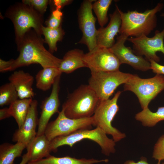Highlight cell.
Wrapping results in <instances>:
<instances>
[{
	"label": "cell",
	"instance_id": "obj_27",
	"mask_svg": "<svg viewBox=\"0 0 164 164\" xmlns=\"http://www.w3.org/2000/svg\"><path fill=\"white\" fill-rule=\"evenodd\" d=\"M17 91L14 85L10 82L2 85L0 87V106L10 105L19 99Z\"/></svg>",
	"mask_w": 164,
	"mask_h": 164
},
{
	"label": "cell",
	"instance_id": "obj_26",
	"mask_svg": "<svg viewBox=\"0 0 164 164\" xmlns=\"http://www.w3.org/2000/svg\"><path fill=\"white\" fill-rule=\"evenodd\" d=\"M112 2V0H98L92 4V10L96 15L101 27H104L108 21V12Z\"/></svg>",
	"mask_w": 164,
	"mask_h": 164
},
{
	"label": "cell",
	"instance_id": "obj_25",
	"mask_svg": "<svg viewBox=\"0 0 164 164\" xmlns=\"http://www.w3.org/2000/svg\"><path fill=\"white\" fill-rule=\"evenodd\" d=\"M42 33L44 36L45 43L49 46L48 51L52 53L56 51L57 43L62 40L65 35L64 31L62 27L53 29L43 26Z\"/></svg>",
	"mask_w": 164,
	"mask_h": 164
},
{
	"label": "cell",
	"instance_id": "obj_38",
	"mask_svg": "<svg viewBox=\"0 0 164 164\" xmlns=\"http://www.w3.org/2000/svg\"><path fill=\"white\" fill-rule=\"evenodd\" d=\"M164 164V162H163V163H162V164Z\"/></svg>",
	"mask_w": 164,
	"mask_h": 164
},
{
	"label": "cell",
	"instance_id": "obj_33",
	"mask_svg": "<svg viewBox=\"0 0 164 164\" xmlns=\"http://www.w3.org/2000/svg\"><path fill=\"white\" fill-rule=\"evenodd\" d=\"M14 59H11L9 61H5L0 59V72L3 73L9 71L10 67L13 63Z\"/></svg>",
	"mask_w": 164,
	"mask_h": 164
},
{
	"label": "cell",
	"instance_id": "obj_8",
	"mask_svg": "<svg viewBox=\"0 0 164 164\" xmlns=\"http://www.w3.org/2000/svg\"><path fill=\"white\" fill-rule=\"evenodd\" d=\"M91 71L88 84L100 100L109 99L120 85L125 84L132 74L119 70L112 71Z\"/></svg>",
	"mask_w": 164,
	"mask_h": 164
},
{
	"label": "cell",
	"instance_id": "obj_12",
	"mask_svg": "<svg viewBox=\"0 0 164 164\" xmlns=\"http://www.w3.org/2000/svg\"><path fill=\"white\" fill-rule=\"evenodd\" d=\"M83 60L91 70L115 71L119 70L121 65L109 48L97 46L84 54Z\"/></svg>",
	"mask_w": 164,
	"mask_h": 164
},
{
	"label": "cell",
	"instance_id": "obj_5",
	"mask_svg": "<svg viewBox=\"0 0 164 164\" xmlns=\"http://www.w3.org/2000/svg\"><path fill=\"white\" fill-rule=\"evenodd\" d=\"M84 139L94 141L100 147L102 153L106 156L116 151L115 142L109 138L101 129L96 127L93 129H83L78 130L69 135L59 136L50 141L51 151L55 152L58 148L64 145L72 147L77 142Z\"/></svg>",
	"mask_w": 164,
	"mask_h": 164
},
{
	"label": "cell",
	"instance_id": "obj_2",
	"mask_svg": "<svg viewBox=\"0 0 164 164\" xmlns=\"http://www.w3.org/2000/svg\"><path fill=\"white\" fill-rule=\"evenodd\" d=\"M163 6L162 3H159L154 8L147 9L142 12L136 10H128L124 12L119 9L121 21L119 33L128 37L148 36L156 28V13L160 12Z\"/></svg>",
	"mask_w": 164,
	"mask_h": 164
},
{
	"label": "cell",
	"instance_id": "obj_6",
	"mask_svg": "<svg viewBox=\"0 0 164 164\" xmlns=\"http://www.w3.org/2000/svg\"><path fill=\"white\" fill-rule=\"evenodd\" d=\"M163 90L164 76L161 74L146 79L132 74L124 85V91H131L137 96L142 109L148 108L151 101Z\"/></svg>",
	"mask_w": 164,
	"mask_h": 164
},
{
	"label": "cell",
	"instance_id": "obj_34",
	"mask_svg": "<svg viewBox=\"0 0 164 164\" xmlns=\"http://www.w3.org/2000/svg\"><path fill=\"white\" fill-rule=\"evenodd\" d=\"M124 164H150L147 161L146 158L145 157H142L140 158V160L138 162H136L133 160H128L126 161ZM156 164H161V162L158 161Z\"/></svg>",
	"mask_w": 164,
	"mask_h": 164
},
{
	"label": "cell",
	"instance_id": "obj_23",
	"mask_svg": "<svg viewBox=\"0 0 164 164\" xmlns=\"http://www.w3.org/2000/svg\"><path fill=\"white\" fill-rule=\"evenodd\" d=\"M32 98L19 99L11 104L9 108L11 117L15 119L20 128L23 124L30 104Z\"/></svg>",
	"mask_w": 164,
	"mask_h": 164
},
{
	"label": "cell",
	"instance_id": "obj_13",
	"mask_svg": "<svg viewBox=\"0 0 164 164\" xmlns=\"http://www.w3.org/2000/svg\"><path fill=\"white\" fill-rule=\"evenodd\" d=\"M128 38L125 35H120L109 49L117 57L121 64H126L135 70L142 71L150 69V63L149 61L142 56L136 55L130 48L125 46V43Z\"/></svg>",
	"mask_w": 164,
	"mask_h": 164
},
{
	"label": "cell",
	"instance_id": "obj_4",
	"mask_svg": "<svg viewBox=\"0 0 164 164\" xmlns=\"http://www.w3.org/2000/svg\"><path fill=\"white\" fill-rule=\"evenodd\" d=\"M5 14L13 24L17 46L31 29H33L39 35H42L43 15L30 6L22 2L15 4L9 8Z\"/></svg>",
	"mask_w": 164,
	"mask_h": 164
},
{
	"label": "cell",
	"instance_id": "obj_7",
	"mask_svg": "<svg viewBox=\"0 0 164 164\" xmlns=\"http://www.w3.org/2000/svg\"><path fill=\"white\" fill-rule=\"evenodd\" d=\"M121 93V91H118L112 99L100 100L92 116L93 126L100 128L107 135H111L115 142L126 136L125 133L112 125V122L119 110L117 102Z\"/></svg>",
	"mask_w": 164,
	"mask_h": 164
},
{
	"label": "cell",
	"instance_id": "obj_17",
	"mask_svg": "<svg viewBox=\"0 0 164 164\" xmlns=\"http://www.w3.org/2000/svg\"><path fill=\"white\" fill-rule=\"evenodd\" d=\"M9 82L15 87L19 98H32L35 96L32 86L34 77L29 73L22 70L15 71L9 77Z\"/></svg>",
	"mask_w": 164,
	"mask_h": 164
},
{
	"label": "cell",
	"instance_id": "obj_3",
	"mask_svg": "<svg viewBox=\"0 0 164 164\" xmlns=\"http://www.w3.org/2000/svg\"><path fill=\"white\" fill-rule=\"evenodd\" d=\"M100 101L88 85H82L69 94L62 109L70 118H89L94 114Z\"/></svg>",
	"mask_w": 164,
	"mask_h": 164
},
{
	"label": "cell",
	"instance_id": "obj_21",
	"mask_svg": "<svg viewBox=\"0 0 164 164\" xmlns=\"http://www.w3.org/2000/svg\"><path fill=\"white\" fill-rule=\"evenodd\" d=\"M62 73L58 68H43L36 76V87L43 91L49 90L52 86L56 77Z\"/></svg>",
	"mask_w": 164,
	"mask_h": 164
},
{
	"label": "cell",
	"instance_id": "obj_10",
	"mask_svg": "<svg viewBox=\"0 0 164 164\" xmlns=\"http://www.w3.org/2000/svg\"><path fill=\"white\" fill-rule=\"evenodd\" d=\"M164 28L161 32L156 30L152 37L142 35L136 37H130L127 40L132 43L136 55L144 56L148 61L153 60L158 63L160 58L156 53L160 52L164 54Z\"/></svg>",
	"mask_w": 164,
	"mask_h": 164
},
{
	"label": "cell",
	"instance_id": "obj_15",
	"mask_svg": "<svg viewBox=\"0 0 164 164\" xmlns=\"http://www.w3.org/2000/svg\"><path fill=\"white\" fill-rule=\"evenodd\" d=\"M38 104L36 100H33L23 124L13 134V141L22 142L27 145L36 136V129L38 122Z\"/></svg>",
	"mask_w": 164,
	"mask_h": 164
},
{
	"label": "cell",
	"instance_id": "obj_28",
	"mask_svg": "<svg viewBox=\"0 0 164 164\" xmlns=\"http://www.w3.org/2000/svg\"><path fill=\"white\" fill-rule=\"evenodd\" d=\"M63 17V13L61 9L52 10L51 14L45 22L46 27L55 29L61 26Z\"/></svg>",
	"mask_w": 164,
	"mask_h": 164
},
{
	"label": "cell",
	"instance_id": "obj_18",
	"mask_svg": "<svg viewBox=\"0 0 164 164\" xmlns=\"http://www.w3.org/2000/svg\"><path fill=\"white\" fill-rule=\"evenodd\" d=\"M26 148L29 155V162L36 161L50 155V141L44 134L36 136L27 145Z\"/></svg>",
	"mask_w": 164,
	"mask_h": 164
},
{
	"label": "cell",
	"instance_id": "obj_30",
	"mask_svg": "<svg viewBox=\"0 0 164 164\" xmlns=\"http://www.w3.org/2000/svg\"><path fill=\"white\" fill-rule=\"evenodd\" d=\"M152 157L158 161L164 160V135L161 136L155 143Z\"/></svg>",
	"mask_w": 164,
	"mask_h": 164
},
{
	"label": "cell",
	"instance_id": "obj_11",
	"mask_svg": "<svg viewBox=\"0 0 164 164\" xmlns=\"http://www.w3.org/2000/svg\"><path fill=\"white\" fill-rule=\"evenodd\" d=\"M94 0H84L82 3L78 12L79 27L82 36L77 43L86 45L89 51L97 46V30L95 27L96 18L92 13V4Z\"/></svg>",
	"mask_w": 164,
	"mask_h": 164
},
{
	"label": "cell",
	"instance_id": "obj_22",
	"mask_svg": "<svg viewBox=\"0 0 164 164\" xmlns=\"http://www.w3.org/2000/svg\"><path fill=\"white\" fill-rule=\"evenodd\" d=\"M27 145L20 142L15 144L5 143L0 146V164H13L15 159L21 156Z\"/></svg>",
	"mask_w": 164,
	"mask_h": 164
},
{
	"label": "cell",
	"instance_id": "obj_9",
	"mask_svg": "<svg viewBox=\"0 0 164 164\" xmlns=\"http://www.w3.org/2000/svg\"><path fill=\"white\" fill-rule=\"evenodd\" d=\"M93 125L92 116L80 119H71L67 117L63 111L58 113L56 119L47 125L44 134L51 141L55 138L70 134L78 130L90 129Z\"/></svg>",
	"mask_w": 164,
	"mask_h": 164
},
{
	"label": "cell",
	"instance_id": "obj_24",
	"mask_svg": "<svg viewBox=\"0 0 164 164\" xmlns=\"http://www.w3.org/2000/svg\"><path fill=\"white\" fill-rule=\"evenodd\" d=\"M135 118L144 126L154 127L159 121L164 120V106L159 107L155 112H152L148 107L143 109L135 114Z\"/></svg>",
	"mask_w": 164,
	"mask_h": 164
},
{
	"label": "cell",
	"instance_id": "obj_16",
	"mask_svg": "<svg viewBox=\"0 0 164 164\" xmlns=\"http://www.w3.org/2000/svg\"><path fill=\"white\" fill-rule=\"evenodd\" d=\"M119 8L116 5L113 13L109 15L110 22L105 27L97 30L96 42L97 46L110 48L115 43V36L119 33L121 21Z\"/></svg>",
	"mask_w": 164,
	"mask_h": 164
},
{
	"label": "cell",
	"instance_id": "obj_36",
	"mask_svg": "<svg viewBox=\"0 0 164 164\" xmlns=\"http://www.w3.org/2000/svg\"><path fill=\"white\" fill-rule=\"evenodd\" d=\"M29 160V155L27 152L24 154L22 157V160L19 164H27Z\"/></svg>",
	"mask_w": 164,
	"mask_h": 164
},
{
	"label": "cell",
	"instance_id": "obj_37",
	"mask_svg": "<svg viewBox=\"0 0 164 164\" xmlns=\"http://www.w3.org/2000/svg\"><path fill=\"white\" fill-rule=\"evenodd\" d=\"M161 16H162V17H164V13H162L161 14Z\"/></svg>",
	"mask_w": 164,
	"mask_h": 164
},
{
	"label": "cell",
	"instance_id": "obj_32",
	"mask_svg": "<svg viewBox=\"0 0 164 164\" xmlns=\"http://www.w3.org/2000/svg\"><path fill=\"white\" fill-rule=\"evenodd\" d=\"M150 63V69L156 74L164 75V65L159 64L157 62L153 60L149 61Z\"/></svg>",
	"mask_w": 164,
	"mask_h": 164
},
{
	"label": "cell",
	"instance_id": "obj_19",
	"mask_svg": "<svg viewBox=\"0 0 164 164\" xmlns=\"http://www.w3.org/2000/svg\"><path fill=\"white\" fill-rule=\"evenodd\" d=\"M83 50L77 49L70 50L64 55L58 68L62 73H69L81 67H87L83 60Z\"/></svg>",
	"mask_w": 164,
	"mask_h": 164
},
{
	"label": "cell",
	"instance_id": "obj_31",
	"mask_svg": "<svg viewBox=\"0 0 164 164\" xmlns=\"http://www.w3.org/2000/svg\"><path fill=\"white\" fill-rule=\"evenodd\" d=\"M71 0H53L49 1V4L52 10L55 9L61 10L64 7L68 5L72 2Z\"/></svg>",
	"mask_w": 164,
	"mask_h": 164
},
{
	"label": "cell",
	"instance_id": "obj_29",
	"mask_svg": "<svg viewBox=\"0 0 164 164\" xmlns=\"http://www.w3.org/2000/svg\"><path fill=\"white\" fill-rule=\"evenodd\" d=\"M22 2L32 7L42 15L46 12L49 3L48 0H23Z\"/></svg>",
	"mask_w": 164,
	"mask_h": 164
},
{
	"label": "cell",
	"instance_id": "obj_35",
	"mask_svg": "<svg viewBox=\"0 0 164 164\" xmlns=\"http://www.w3.org/2000/svg\"><path fill=\"white\" fill-rule=\"evenodd\" d=\"M11 117L9 108H5L0 109V120Z\"/></svg>",
	"mask_w": 164,
	"mask_h": 164
},
{
	"label": "cell",
	"instance_id": "obj_14",
	"mask_svg": "<svg viewBox=\"0 0 164 164\" xmlns=\"http://www.w3.org/2000/svg\"><path fill=\"white\" fill-rule=\"evenodd\" d=\"M60 76L56 77L52 86L50 95L45 98L41 103V111L38 119V129L36 136L44 134L45 130L51 117L55 113L60 112V105L59 97Z\"/></svg>",
	"mask_w": 164,
	"mask_h": 164
},
{
	"label": "cell",
	"instance_id": "obj_1",
	"mask_svg": "<svg viewBox=\"0 0 164 164\" xmlns=\"http://www.w3.org/2000/svg\"><path fill=\"white\" fill-rule=\"evenodd\" d=\"M44 39L31 29L25 35L17 46L19 54L14 60L9 71L32 64H38L43 68H59L62 61L47 50L44 46Z\"/></svg>",
	"mask_w": 164,
	"mask_h": 164
},
{
	"label": "cell",
	"instance_id": "obj_20",
	"mask_svg": "<svg viewBox=\"0 0 164 164\" xmlns=\"http://www.w3.org/2000/svg\"><path fill=\"white\" fill-rule=\"evenodd\" d=\"M108 159L98 160L94 159H77L69 156L56 157L50 155L40 160L29 162L27 164H93L101 162H107Z\"/></svg>",
	"mask_w": 164,
	"mask_h": 164
}]
</instances>
